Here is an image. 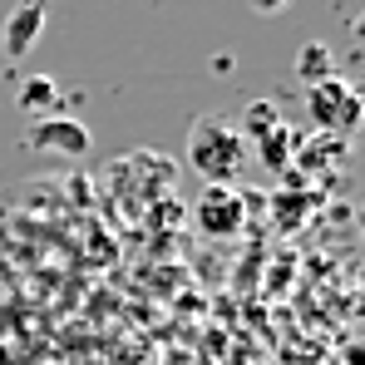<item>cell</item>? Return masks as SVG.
<instances>
[{"label": "cell", "instance_id": "obj_2", "mask_svg": "<svg viewBox=\"0 0 365 365\" xmlns=\"http://www.w3.org/2000/svg\"><path fill=\"white\" fill-rule=\"evenodd\" d=\"M306 119L316 123V133H336V138H351L356 123H361V89L341 74H326L316 84H306L302 94Z\"/></svg>", "mask_w": 365, "mask_h": 365}, {"label": "cell", "instance_id": "obj_8", "mask_svg": "<svg viewBox=\"0 0 365 365\" xmlns=\"http://www.w3.org/2000/svg\"><path fill=\"white\" fill-rule=\"evenodd\" d=\"M292 153H297V143H292V133H287V123H282L277 133H267L262 143H252V158H262V168H272V173H282Z\"/></svg>", "mask_w": 365, "mask_h": 365}, {"label": "cell", "instance_id": "obj_3", "mask_svg": "<svg viewBox=\"0 0 365 365\" xmlns=\"http://www.w3.org/2000/svg\"><path fill=\"white\" fill-rule=\"evenodd\" d=\"M89 123L69 119V114H40L25 128V148L35 153H60V158H84L89 153Z\"/></svg>", "mask_w": 365, "mask_h": 365}, {"label": "cell", "instance_id": "obj_10", "mask_svg": "<svg viewBox=\"0 0 365 365\" xmlns=\"http://www.w3.org/2000/svg\"><path fill=\"white\" fill-rule=\"evenodd\" d=\"M257 15H282V10H292V0H247Z\"/></svg>", "mask_w": 365, "mask_h": 365}, {"label": "cell", "instance_id": "obj_1", "mask_svg": "<svg viewBox=\"0 0 365 365\" xmlns=\"http://www.w3.org/2000/svg\"><path fill=\"white\" fill-rule=\"evenodd\" d=\"M252 163V148H247L242 128L227 119V114H202L187 128V168L207 187H232Z\"/></svg>", "mask_w": 365, "mask_h": 365}, {"label": "cell", "instance_id": "obj_4", "mask_svg": "<svg viewBox=\"0 0 365 365\" xmlns=\"http://www.w3.org/2000/svg\"><path fill=\"white\" fill-rule=\"evenodd\" d=\"M45 25H50V0H20V5H10V15L0 20V55L5 60H25L40 45Z\"/></svg>", "mask_w": 365, "mask_h": 365}, {"label": "cell", "instance_id": "obj_6", "mask_svg": "<svg viewBox=\"0 0 365 365\" xmlns=\"http://www.w3.org/2000/svg\"><path fill=\"white\" fill-rule=\"evenodd\" d=\"M55 99H60V84H55L50 74H30V79H20V89H15V104H20L25 119L55 114Z\"/></svg>", "mask_w": 365, "mask_h": 365}, {"label": "cell", "instance_id": "obj_7", "mask_svg": "<svg viewBox=\"0 0 365 365\" xmlns=\"http://www.w3.org/2000/svg\"><path fill=\"white\" fill-rule=\"evenodd\" d=\"M292 74H297L302 84H316V79L336 74V55H331V45H326V40H306L302 50H297V60H292Z\"/></svg>", "mask_w": 365, "mask_h": 365}, {"label": "cell", "instance_id": "obj_9", "mask_svg": "<svg viewBox=\"0 0 365 365\" xmlns=\"http://www.w3.org/2000/svg\"><path fill=\"white\" fill-rule=\"evenodd\" d=\"M277 128H282V109H277V104H272V99H257V104H247V148H252V143H262V138H267V133H277Z\"/></svg>", "mask_w": 365, "mask_h": 365}, {"label": "cell", "instance_id": "obj_5", "mask_svg": "<svg viewBox=\"0 0 365 365\" xmlns=\"http://www.w3.org/2000/svg\"><path fill=\"white\" fill-rule=\"evenodd\" d=\"M192 222L207 237H237L247 222V197L237 187H202V197L192 202Z\"/></svg>", "mask_w": 365, "mask_h": 365}]
</instances>
